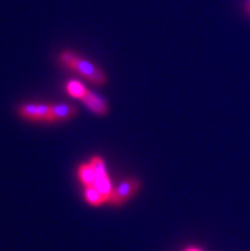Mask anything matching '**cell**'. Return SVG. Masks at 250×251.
<instances>
[{"label":"cell","mask_w":250,"mask_h":251,"mask_svg":"<svg viewBox=\"0 0 250 251\" xmlns=\"http://www.w3.org/2000/svg\"><path fill=\"white\" fill-rule=\"evenodd\" d=\"M84 199L92 207H100V205L106 203V199L102 197L101 193L95 186L84 188Z\"/></svg>","instance_id":"obj_8"},{"label":"cell","mask_w":250,"mask_h":251,"mask_svg":"<svg viewBox=\"0 0 250 251\" xmlns=\"http://www.w3.org/2000/svg\"><path fill=\"white\" fill-rule=\"evenodd\" d=\"M78 114L76 106L69 103H56L51 105V123H61L68 121Z\"/></svg>","instance_id":"obj_6"},{"label":"cell","mask_w":250,"mask_h":251,"mask_svg":"<svg viewBox=\"0 0 250 251\" xmlns=\"http://www.w3.org/2000/svg\"><path fill=\"white\" fill-rule=\"evenodd\" d=\"M140 180L137 177H128L117 185L116 188L112 189L109 199V203L114 207H121L124 204L130 201L134 195L139 191Z\"/></svg>","instance_id":"obj_2"},{"label":"cell","mask_w":250,"mask_h":251,"mask_svg":"<svg viewBox=\"0 0 250 251\" xmlns=\"http://www.w3.org/2000/svg\"><path fill=\"white\" fill-rule=\"evenodd\" d=\"M18 112L26 120L51 123V105L49 103H26L18 108Z\"/></svg>","instance_id":"obj_4"},{"label":"cell","mask_w":250,"mask_h":251,"mask_svg":"<svg viewBox=\"0 0 250 251\" xmlns=\"http://www.w3.org/2000/svg\"><path fill=\"white\" fill-rule=\"evenodd\" d=\"M65 89H67V93L70 96V97H73V99H77V100H82L85 91H87V88L83 86L80 80H74V79L67 82V84H65Z\"/></svg>","instance_id":"obj_9"},{"label":"cell","mask_w":250,"mask_h":251,"mask_svg":"<svg viewBox=\"0 0 250 251\" xmlns=\"http://www.w3.org/2000/svg\"><path fill=\"white\" fill-rule=\"evenodd\" d=\"M183 251H204V250L200 248H196V246H188V248L184 249Z\"/></svg>","instance_id":"obj_10"},{"label":"cell","mask_w":250,"mask_h":251,"mask_svg":"<svg viewBox=\"0 0 250 251\" xmlns=\"http://www.w3.org/2000/svg\"><path fill=\"white\" fill-rule=\"evenodd\" d=\"M81 101H82L93 114L98 115V116H105V115L109 112V105L106 103V101L98 95H96V93L88 91V89L85 91L84 96H83Z\"/></svg>","instance_id":"obj_5"},{"label":"cell","mask_w":250,"mask_h":251,"mask_svg":"<svg viewBox=\"0 0 250 251\" xmlns=\"http://www.w3.org/2000/svg\"><path fill=\"white\" fill-rule=\"evenodd\" d=\"M59 63L63 68L73 70L77 74H80L83 79L88 80L95 86H104L105 83L108 82V76L101 68H98L96 64L87 60L85 57L76 54L73 51H61L59 55Z\"/></svg>","instance_id":"obj_1"},{"label":"cell","mask_w":250,"mask_h":251,"mask_svg":"<svg viewBox=\"0 0 250 251\" xmlns=\"http://www.w3.org/2000/svg\"><path fill=\"white\" fill-rule=\"evenodd\" d=\"M89 162L92 163L93 169L96 171V182L95 188L97 189L100 193L102 194V197L106 199V203H109V199H110L111 191H112V185H111V180L108 175V171H106V165H105V161L101 156H93L91 158Z\"/></svg>","instance_id":"obj_3"},{"label":"cell","mask_w":250,"mask_h":251,"mask_svg":"<svg viewBox=\"0 0 250 251\" xmlns=\"http://www.w3.org/2000/svg\"><path fill=\"white\" fill-rule=\"evenodd\" d=\"M78 178L80 181L82 182L84 188H89V186H95L96 182V171L93 169L91 162L88 163H82V165L78 167Z\"/></svg>","instance_id":"obj_7"},{"label":"cell","mask_w":250,"mask_h":251,"mask_svg":"<svg viewBox=\"0 0 250 251\" xmlns=\"http://www.w3.org/2000/svg\"><path fill=\"white\" fill-rule=\"evenodd\" d=\"M244 9L248 16H250V0H247V3H245L244 5Z\"/></svg>","instance_id":"obj_11"}]
</instances>
